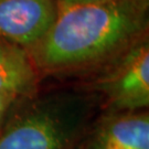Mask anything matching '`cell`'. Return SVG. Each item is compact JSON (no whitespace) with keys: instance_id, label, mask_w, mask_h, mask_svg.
Wrapping results in <instances>:
<instances>
[{"instance_id":"cell-5","label":"cell","mask_w":149,"mask_h":149,"mask_svg":"<svg viewBox=\"0 0 149 149\" xmlns=\"http://www.w3.org/2000/svg\"><path fill=\"white\" fill-rule=\"evenodd\" d=\"M58 0H0V40L29 49L53 24Z\"/></svg>"},{"instance_id":"cell-2","label":"cell","mask_w":149,"mask_h":149,"mask_svg":"<svg viewBox=\"0 0 149 149\" xmlns=\"http://www.w3.org/2000/svg\"><path fill=\"white\" fill-rule=\"evenodd\" d=\"M22 100L0 128V149H75L96 117L94 97L80 91Z\"/></svg>"},{"instance_id":"cell-8","label":"cell","mask_w":149,"mask_h":149,"mask_svg":"<svg viewBox=\"0 0 149 149\" xmlns=\"http://www.w3.org/2000/svg\"><path fill=\"white\" fill-rule=\"evenodd\" d=\"M103 0H58L60 3H91V2H97Z\"/></svg>"},{"instance_id":"cell-1","label":"cell","mask_w":149,"mask_h":149,"mask_svg":"<svg viewBox=\"0 0 149 149\" xmlns=\"http://www.w3.org/2000/svg\"><path fill=\"white\" fill-rule=\"evenodd\" d=\"M149 0L60 3L53 24L27 49L38 72L101 69L148 36Z\"/></svg>"},{"instance_id":"cell-7","label":"cell","mask_w":149,"mask_h":149,"mask_svg":"<svg viewBox=\"0 0 149 149\" xmlns=\"http://www.w3.org/2000/svg\"><path fill=\"white\" fill-rule=\"evenodd\" d=\"M17 101H18V98H16L15 96L0 94V128L5 122L8 113L10 112L11 107L13 106V104Z\"/></svg>"},{"instance_id":"cell-4","label":"cell","mask_w":149,"mask_h":149,"mask_svg":"<svg viewBox=\"0 0 149 149\" xmlns=\"http://www.w3.org/2000/svg\"><path fill=\"white\" fill-rule=\"evenodd\" d=\"M75 149H149V111H104Z\"/></svg>"},{"instance_id":"cell-6","label":"cell","mask_w":149,"mask_h":149,"mask_svg":"<svg viewBox=\"0 0 149 149\" xmlns=\"http://www.w3.org/2000/svg\"><path fill=\"white\" fill-rule=\"evenodd\" d=\"M39 72L27 49L0 40V94L18 100L36 95Z\"/></svg>"},{"instance_id":"cell-3","label":"cell","mask_w":149,"mask_h":149,"mask_svg":"<svg viewBox=\"0 0 149 149\" xmlns=\"http://www.w3.org/2000/svg\"><path fill=\"white\" fill-rule=\"evenodd\" d=\"M94 92L107 112H135L149 107L148 36L102 68Z\"/></svg>"}]
</instances>
